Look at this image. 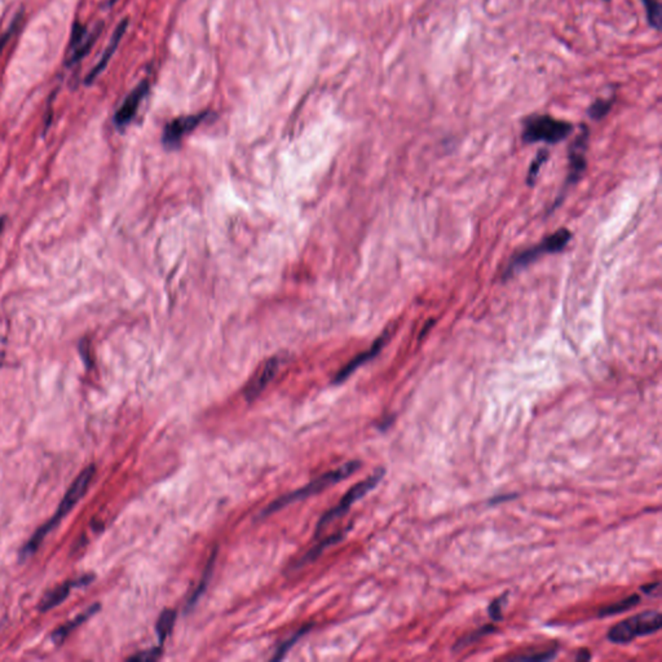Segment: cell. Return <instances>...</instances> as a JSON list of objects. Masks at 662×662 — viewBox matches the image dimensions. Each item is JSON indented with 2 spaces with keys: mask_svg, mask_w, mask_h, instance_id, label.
<instances>
[{
  "mask_svg": "<svg viewBox=\"0 0 662 662\" xmlns=\"http://www.w3.org/2000/svg\"><path fill=\"white\" fill-rule=\"evenodd\" d=\"M344 535H346V532L338 533V535H330V537H328V538H325L321 544H318V546H316L311 551L308 552L306 556H304L302 561H299L297 565H304V564H308L309 561H314L326 547H329L331 544H337V542L341 541Z\"/></svg>",
  "mask_w": 662,
  "mask_h": 662,
  "instance_id": "obj_20",
  "label": "cell"
},
{
  "mask_svg": "<svg viewBox=\"0 0 662 662\" xmlns=\"http://www.w3.org/2000/svg\"><path fill=\"white\" fill-rule=\"evenodd\" d=\"M4 225H6V218H0V233L4 230Z\"/></svg>",
  "mask_w": 662,
  "mask_h": 662,
  "instance_id": "obj_32",
  "label": "cell"
},
{
  "mask_svg": "<svg viewBox=\"0 0 662 662\" xmlns=\"http://www.w3.org/2000/svg\"><path fill=\"white\" fill-rule=\"evenodd\" d=\"M383 476H384V470L383 468H378L373 475L369 476L366 480L358 483V484L353 485L351 489H349L347 494L343 497V500L339 502L338 506H335L334 509H331L330 511H328L323 518L320 519L318 524H317V535L321 533L325 526H328L329 523H331L332 520L335 519L340 518L343 514H346L348 511L349 507L355 503V502L361 500L365 494H367L369 492H372L374 488L376 485L379 484V481L382 480Z\"/></svg>",
  "mask_w": 662,
  "mask_h": 662,
  "instance_id": "obj_5",
  "label": "cell"
},
{
  "mask_svg": "<svg viewBox=\"0 0 662 662\" xmlns=\"http://www.w3.org/2000/svg\"><path fill=\"white\" fill-rule=\"evenodd\" d=\"M662 626L660 612L645 611L616 624L608 631V640L614 645H626L639 637L659 631Z\"/></svg>",
  "mask_w": 662,
  "mask_h": 662,
  "instance_id": "obj_3",
  "label": "cell"
},
{
  "mask_svg": "<svg viewBox=\"0 0 662 662\" xmlns=\"http://www.w3.org/2000/svg\"><path fill=\"white\" fill-rule=\"evenodd\" d=\"M590 659H591V654H589L587 651L581 652V654L577 656V660H579V661H582V660H590Z\"/></svg>",
  "mask_w": 662,
  "mask_h": 662,
  "instance_id": "obj_31",
  "label": "cell"
},
{
  "mask_svg": "<svg viewBox=\"0 0 662 662\" xmlns=\"http://www.w3.org/2000/svg\"><path fill=\"white\" fill-rule=\"evenodd\" d=\"M645 9L648 25L656 31H661L662 6L660 0H640Z\"/></svg>",
  "mask_w": 662,
  "mask_h": 662,
  "instance_id": "obj_15",
  "label": "cell"
},
{
  "mask_svg": "<svg viewBox=\"0 0 662 662\" xmlns=\"http://www.w3.org/2000/svg\"><path fill=\"white\" fill-rule=\"evenodd\" d=\"M570 238H572L570 232L565 230V228H561V230H556L550 237L544 238V241L541 244H538L537 246L528 248L526 251L514 256V259L509 262L507 269L503 274L505 280L509 279L511 276H514L519 271H521L529 264L533 263L537 259H540L542 255L559 253L568 245Z\"/></svg>",
  "mask_w": 662,
  "mask_h": 662,
  "instance_id": "obj_4",
  "label": "cell"
},
{
  "mask_svg": "<svg viewBox=\"0 0 662 662\" xmlns=\"http://www.w3.org/2000/svg\"><path fill=\"white\" fill-rule=\"evenodd\" d=\"M128 27V20L125 18L120 21V24L117 26L115 31L111 35V42L108 44V47L105 48V51L102 53L101 57L99 59V62L94 65V69H91V71L87 74V77L85 79V83L87 85H92L94 80L97 79V77L101 74L102 71L105 70V68L108 66L109 61H111L113 55L117 51L118 48L119 43L122 41L123 35L126 33Z\"/></svg>",
  "mask_w": 662,
  "mask_h": 662,
  "instance_id": "obj_10",
  "label": "cell"
},
{
  "mask_svg": "<svg viewBox=\"0 0 662 662\" xmlns=\"http://www.w3.org/2000/svg\"><path fill=\"white\" fill-rule=\"evenodd\" d=\"M312 626H314V625H308V626H306V628H300V630L297 631V634H295L294 637H291L290 638L289 640L283 642L280 648L277 649L276 654L273 656L272 661H280V660H282V659L286 656V654L289 652L290 648H291L293 645H297V640H299L300 638L303 637L304 634H307V633L309 631V628H312Z\"/></svg>",
  "mask_w": 662,
  "mask_h": 662,
  "instance_id": "obj_24",
  "label": "cell"
},
{
  "mask_svg": "<svg viewBox=\"0 0 662 662\" xmlns=\"http://www.w3.org/2000/svg\"><path fill=\"white\" fill-rule=\"evenodd\" d=\"M547 160H549V152L546 149H541L538 153L535 154V160L530 163V167L528 171V176H526V184L529 187L535 185V180L538 178V174H540V171H541L542 166Z\"/></svg>",
  "mask_w": 662,
  "mask_h": 662,
  "instance_id": "obj_21",
  "label": "cell"
},
{
  "mask_svg": "<svg viewBox=\"0 0 662 662\" xmlns=\"http://www.w3.org/2000/svg\"><path fill=\"white\" fill-rule=\"evenodd\" d=\"M99 610H100V604H94L92 607H90L87 611L83 612L82 614H79L77 619L70 621L69 624L64 625L62 628H57V630L53 633V635H52L53 642H55L56 645H61L74 628L80 626L83 622H85V620H88L91 616H94V613H97Z\"/></svg>",
  "mask_w": 662,
  "mask_h": 662,
  "instance_id": "obj_13",
  "label": "cell"
},
{
  "mask_svg": "<svg viewBox=\"0 0 662 662\" xmlns=\"http://www.w3.org/2000/svg\"><path fill=\"white\" fill-rule=\"evenodd\" d=\"M94 472H96V468H94V465H90L88 467L85 468L77 479L74 480V483L71 484V486L69 488L68 492L65 494V497L62 498V501L59 505V509L56 511V514L53 515V518L48 521L53 528L59 524L61 521V519L65 518L68 515L69 512L73 509V507L77 505L78 502L80 501L83 498L88 486L91 484L92 479H94Z\"/></svg>",
  "mask_w": 662,
  "mask_h": 662,
  "instance_id": "obj_6",
  "label": "cell"
},
{
  "mask_svg": "<svg viewBox=\"0 0 662 662\" xmlns=\"http://www.w3.org/2000/svg\"><path fill=\"white\" fill-rule=\"evenodd\" d=\"M21 22H22V12H20L17 16L13 18V21H12V24L9 25L8 29L0 36V53L6 48V45L8 44L13 34L17 31L18 26L21 25Z\"/></svg>",
  "mask_w": 662,
  "mask_h": 662,
  "instance_id": "obj_25",
  "label": "cell"
},
{
  "mask_svg": "<svg viewBox=\"0 0 662 662\" xmlns=\"http://www.w3.org/2000/svg\"><path fill=\"white\" fill-rule=\"evenodd\" d=\"M279 366H280V362H279L277 358L269 360V361L264 365L263 369L260 370V373L255 376L254 379L247 386L246 390H245V397H246L248 401H253V400L256 399V397L265 390V387L271 383L273 376L277 373Z\"/></svg>",
  "mask_w": 662,
  "mask_h": 662,
  "instance_id": "obj_11",
  "label": "cell"
},
{
  "mask_svg": "<svg viewBox=\"0 0 662 662\" xmlns=\"http://www.w3.org/2000/svg\"><path fill=\"white\" fill-rule=\"evenodd\" d=\"M639 603H640V596H639V595H631V596H628L626 599L621 600L619 603H614L612 604V605H608V607H604V608H602V610L599 611V616H600V617L614 616V614H619V613L628 611V610L637 607Z\"/></svg>",
  "mask_w": 662,
  "mask_h": 662,
  "instance_id": "obj_18",
  "label": "cell"
},
{
  "mask_svg": "<svg viewBox=\"0 0 662 662\" xmlns=\"http://www.w3.org/2000/svg\"><path fill=\"white\" fill-rule=\"evenodd\" d=\"M494 631H495V628L492 626V625H486V626H483V628H479V630H475L474 633L460 638L458 642H457V645H454V651H460V649L466 648L468 645H474L480 638L485 637V635H488V634H492Z\"/></svg>",
  "mask_w": 662,
  "mask_h": 662,
  "instance_id": "obj_22",
  "label": "cell"
},
{
  "mask_svg": "<svg viewBox=\"0 0 662 662\" xmlns=\"http://www.w3.org/2000/svg\"><path fill=\"white\" fill-rule=\"evenodd\" d=\"M556 656V652L555 651H544V652H540V654H533V656H529V654H526V656H518V657H514L512 660H516V661H546V660H551Z\"/></svg>",
  "mask_w": 662,
  "mask_h": 662,
  "instance_id": "obj_27",
  "label": "cell"
},
{
  "mask_svg": "<svg viewBox=\"0 0 662 662\" xmlns=\"http://www.w3.org/2000/svg\"><path fill=\"white\" fill-rule=\"evenodd\" d=\"M162 654L161 648H153L150 651H144V652H140V654H135L132 657L128 659V661H135V662H149V661H155L160 659V656Z\"/></svg>",
  "mask_w": 662,
  "mask_h": 662,
  "instance_id": "obj_26",
  "label": "cell"
},
{
  "mask_svg": "<svg viewBox=\"0 0 662 662\" xmlns=\"http://www.w3.org/2000/svg\"><path fill=\"white\" fill-rule=\"evenodd\" d=\"M384 341H386V335H383L382 338H379V339L376 340V341L374 343L373 347L369 349L367 352L362 353V355H360V356H357L355 360H352V361L349 362L348 365L346 366L344 369H341L339 373H338V375L335 376V383L343 382L344 379H347L349 375L356 370L358 366L365 364L366 361H369L370 358H373L374 356H376V355L379 353V351L383 348V344H384Z\"/></svg>",
  "mask_w": 662,
  "mask_h": 662,
  "instance_id": "obj_12",
  "label": "cell"
},
{
  "mask_svg": "<svg viewBox=\"0 0 662 662\" xmlns=\"http://www.w3.org/2000/svg\"><path fill=\"white\" fill-rule=\"evenodd\" d=\"M117 1H118V0H109V6H113V4L117 3Z\"/></svg>",
  "mask_w": 662,
  "mask_h": 662,
  "instance_id": "obj_33",
  "label": "cell"
},
{
  "mask_svg": "<svg viewBox=\"0 0 662 662\" xmlns=\"http://www.w3.org/2000/svg\"><path fill=\"white\" fill-rule=\"evenodd\" d=\"M603 1H605V3H610V1H611V0H603Z\"/></svg>",
  "mask_w": 662,
  "mask_h": 662,
  "instance_id": "obj_34",
  "label": "cell"
},
{
  "mask_svg": "<svg viewBox=\"0 0 662 662\" xmlns=\"http://www.w3.org/2000/svg\"><path fill=\"white\" fill-rule=\"evenodd\" d=\"M360 466H361V463H360L358 460H351V462L344 463L343 466H340V467L337 468V470H332L330 472L323 474V475L320 476L318 479H316L314 481H311L309 484L303 486L302 489H297L295 492L285 494V495L280 497L279 500L272 502V503L260 514V518L269 516L271 514L277 512L279 509H283L285 506H288L290 503L302 501V500L308 498V497H311V495H314V494L323 492V489L329 488L330 485L337 484V483H339L341 480L347 479V477L352 475L353 472H356L357 470L360 468Z\"/></svg>",
  "mask_w": 662,
  "mask_h": 662,
  "instance_id": "obj_2",
  "label": "cell"
},
{
  "mask_svg": "<svg viewBox=\"0 0 662 662\" xmlns=\"http://www.w3.org/2000/svg\"><path fill=\"white\" fill-rule=\"evenodd\" d=\"M507 594L502 595L501 598L495 599L491 605H489V614L494 621H501L502 619V605L505 603Z\"/></svg>",
  "mask_w": 662,
  "mask_h": 662,
  "instance_id": "obj_28",
  "label": "cell"
},
{
  "mask_svg": "<svg viewBox=\"0 0 662 662\" xmlns=\"http://www.w3.org/2000/svg\"><path fill=\"white\" fill-rule=\"evenodd\" d=\"M573 128L568 120L554 118L550 114H533L523 120L521 139L526 144H558L573 132Z\"/></svg>",
  "mask_w": 662,
  "mask_h": 662,
  "instance_id": "obj_1",
  "label": "cell"
},
{
  "mask_svg": "<svg viewBox=\"0 0 662 662\" xmlns=\"http://www.w3.org/2000/svg\"><path fill=\"white\" fill-rule=\"evenodd\" d=\"M216 554H218V551L215 550L213 555H211V558H210V561H209L207 567H206V569H204V577H202V579H201V582H199L198 587L195 589V594H193V596L190 598V600L188 602V611H189L192 607H195V604L197 603V602H198V599L202 596V594L204 593V590H206V587H207V585H209V582H210V578H211V576H213V565H215V561H216Z\"/></svg>",
  "mask_w": 662,
  "mask_h": 662,
  "instance_id": "obj_17",
  "label": "cell"
},
{
  "mask_svg": "<svg viewBox=\"0 0 662 662\" xmlns=\"http://www.w3.org/2000/svg\"><path fill=\"white\" fill-rule=\"evenodd\" d=\"M206 113H199L197 115H187L180 117L170 122L163 132V143L167 146H175L180 143V140L189 132H192L198 125L204 120Z\"/></svg>",
  "mask_w": 662,
  "mask_h": 662,
  "instance_id": "obj_8",
  "label": "cell"
},
{
  "mask_svg": "<svg viewBox=\"0 0 662 662\" xmlns=\"http://www.w3.org/2000/svg\"><path fill=\"white\" fill-rule=\"evenodd\" d=\"M656 587H660V584H659V582H656V584H651V585L648 586H643L640 590H643V591L647 593V594H651L652 591H659V590H654V589H656Z\"/></svg>",
  "mask_w": 662,
  "mask_h": 662,
  "instance_id": "obj_30",
  "label": "cell"
},
{
  "mask_svg": "<svg viewBox=\"0 0 662 662\" xmlns=\"http://www.w3.org/2000/svg\"><path fill=\"white\" fill-rule=\"evenodd\" d=\"M85 27L80 24L76 22V25L73 27V33H71V39H70V45L73 48L78 47V44L80 42H83V36H85Z\"/></svg>",
  "mask_w": 662,
  "mask_h": 662,
  "instance_id": "obj_29",
  "label": "cell"
},
{
  "mask_svg": "<svg viewBox=\"0 0 662 662\" xmlns=\"http://www.w3.org/2000/svg\"><path fill=\"white\" fill-rule=\"evenodd\" d=\"M149 91V85L146 82H143L137 85L131 94H128L126 100L122 104L115 115H114V123L119 128L126 127L128 123L136 115L137 109L140 104L143 101L146 94Z\"/></svg>",
  "mask_w": 662,
  "mask_h": 662,
  "instance_id": "obj_9",
  "label": "cell"
},
{
  "mask_svg": "<svg viewBox=\"0 0 662 662\" xmlns=\"http://www.w3.org/2000/svg\"><path fill=\"white\" fill-rule=\"evenodd\" d=\"M590 129L585 123L581 125V129L576 139L570 143L568 149L569 172L565 188L576 184L582 176L586 169V150L589 146Z\"/></svg>",
  "mask_w": 662,
  "mask_h": 662,
  "instance_id": "obj_7",
  "label": "cell"
},
{
  "mask_svg": "<svg viewBox=\"0 0 662 662\" xmlns=\"http://www.w3.org/2000/svg\"><path fill=\"white\" fill-rule=\"evenodd\" d=\"M74 586V582H69V584H65V585L59 586L57 589L52 590L51 593L45 595L41 602V605H39V610L41 612H47L57 607L59 604L62 603L68 595L70 594V590L71 587Z\"/></svg>",
  "mask_w": 662,
  "mask_h": 662,
  "instance_id": "obj_14",
  "label": "cell"
},
{
  "mask_svg": "<svg viewBox=\"0 0 662 662\" xmlns=\"http://www.w3.org/2000/svg\"><path fill=\"white\" fill-rule=\"evenodd\" d=\"M99 34H100V27H99V29L94 31V34L91 35V36H88V39H87L85 42H83L82 44H79V45H78L77 50H74V51H73L71 57L68 59L69 66H71V65L77 64L79 59H83L85 55H87L88 52L91 51V48H92V45H94V42H96V39H97Z\"/></svg>",
  "mask_w": 662,
  "mask_h": 662,
  "instance_id": "obj_23",
  "label": "cell"
},
{
  "mask_svg": "<svg viewBox=\"0 0 662 662\" xmlns=\"http://www.w3.org/2000/svg\"><path fill=\"white\" fill-rule=\"evenodd\" d=\"M175 621H176V612L172 611V610H166V611L162 612L158 622H157V626H155L157 635H158V639H160L161 643H163L164 639L170 635L174 625H175Z\"/></svg>",
  "mask_w": 662,
  "mask_h": 662,
  "instance_id": "obj_19",
  "label": "cell"
},
{
  "mask_svg": "<svg viewBox=\"0 0 662 662\" xmlns=\"http://www.w3.org/2000/svg\"><path fill=\"white\" fill-rule=\"evenodd\" d=\"M614 101H616V96L613 94L612 97H608V99H596L587 109V115L594 120H602V119L605 118L610 111H612L613 105H614Z\"/></svg>",
  "mask_w": 662,
  "mask_h": 662,
  "instance_id": "obj_16",
  "label": "cell"
}]
</instances>
